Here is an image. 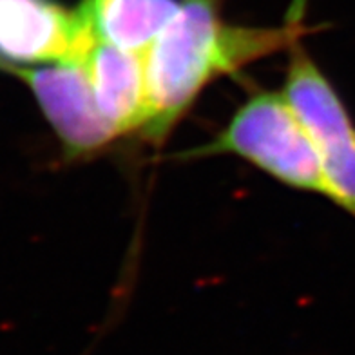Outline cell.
<instances>
[{
    "label": "cell",
    "instance_id": "6da1fadb",
    "mask_svg": "<svg viewBox=\"0 0 355 355\" xmlns=\"http://www.w3.org/2000/svg\"><path fill=\"white\" fill-rule=\"evenodd\" d=\"M221 8L223 0H180L145 53L147 120L140 132L145 140L162 144L214 78L290 49L310 31L304 26L306 0H294L277 28L232 26L223 20Z\"/></svg>",
    "mask_w": 355,
    "mask_h": 355
},
{
    "label": "cell",
    "instance_id": "7a4b0ae2",
    "mask_svg": "<svg viewBox=\"0 0 355 355\" xmlns=\"http://www.w3.org/2000/svg\"><path fill=\"white\" fill-rule=\"evenodd\" d=\"M220 155L243 158L288 187L315 192L332 201L318 147L285 91L254 93L214 140L183 150L176 158Z\"/></svg>",
    "mask_w": 355,
    "mask_h": 355
},
{
    "label": "cell",
    "instance_id": "3957f363",
    "mask_svg": "<svg viewBox=\"0 0 355 355\" xmlns=\"http://www.w3.org/2000/svg\"><path fill=\"white\" fill-rule=\"evenodd\" d=\"M285 94L309 129L337 207L355 216V123L341 96L300 42L292 44Z\"/></svg>",
    "mask_w": 355,
    "mask_h": 355
},
{
    "label": "cell",
    "instance_id": "277c9868",
    "mask_svg": "<svg viewBox=\"0 0 355 355\" xmlns=\"http://www.w3.org/2000/svg\"><path fill=\"white\" fill-rule=\"evenodd\" d=\"M96 42L82 11L58 0H0V71L78 62Z\"/></svg>",
    "mask_w": 355,
    "mask_h": 355
},
{
    "label": "cell",
    "instance_id": "5b68a950",
    "mask_svg": "<svg viewBox=\"0 0 355 355\" xmlns=\"http://www.w3.org/2000/svg\"><path fill=\"white\" fill-rule=\"evenodd\" d=\"M13 75L33 93L67 162L98 155L120 136L100 111L84 64L58 62Z\"/></svg>",
    "mask_w": 355,
    "mask_h": 355
},
{
    "label": "cell",
    "instance_id": "8992f818",
    "mask_svg": "<svg viewBox=\"0 0 355 355\" xmlns=\"http://www.w3.org/2000/svg\"><path fill=\"white\" fill-rule=\"evenodd\" d=\"M82 64L100 111L118 135L141 132L147 120L145 55L96 40Z\"/></svg>",
    "mask_w": 355,
    "mask_h": 355
},
{
    "label": "cell",
    "instance_id": "52a82bcc",
    "mask_svg": "<svg viewBox=\"0 0 355 355\" xmlns=\"http://www.w3.org/2000/svg\"><path fill=\"white\" fill-rule=\"evenodd\" d=\"M180 0H80L96 40L125 51H149L178 11Z\"/></svg>",
    "mask_w": 355,
    "mask_h": 355
}]
</instances>
